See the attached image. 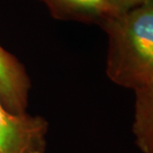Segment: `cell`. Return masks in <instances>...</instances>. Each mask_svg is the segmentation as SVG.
I'll list each match as a JSON object with an SVG mask.
<instances>
[{"label": "cell", "mask_w": 153, "mask_h": 153, "mask_svg": "<svg viewBox=\"0 0 153 153\" xmlns=\"http://www.w3.org/2000/svg\"><path fill=\"white\" fill-rule=\"evenodd\" d=\"M48 131L43 117L13 114L0 103V153H45Z\"/></svg>", "instance_id": "cell-2"}, {"label": "cell", "mask_w": 153, "mask_h": 153, "mask_svg": "<svg viewBox=\"0 0 153 153\" xmlns=\"http://www.w3.org/2000/svg\"><path fill=\"white\" fill-rule=\"evenodd\" d=\"M51 15L61 21L95 23L101 26L118 15L107 0H39Z\"/></svg>", "instance_id": "cell-4"}, {"label": "cell", "mask_w": 153, "mask_h": 153, "mask_svg": "<svg viewBox=\"0 0 153 153\" xmlns=\"http://www.w3.org/2000/svg\"><path fill=\"white\" fill-rule=\"evenodd\" d=\"M31 80L23 64L0 45V103L13 114L26 112Z\"/></svg>", "instance_id": "cell-3"}, {"label": "cell", "mask_w": 153, "mask_h": 153, "mask_svg": "<svg viewBox=\"0 0 153 153\" xmlns=\"http://www.w3.org/2000/svg\"><path fill=\"white\" fill-rule=\"evenodd\" d=\"M132 132L143 153H153V84L135 91Z\"/></svg>", "instance_id": "cell-5"}, {"label": "cell", "mask_w": 153, "mask_h": 153, "mask_svg": "<svg viewBox=\"0 0 153 153\" xmlns=\"http://www.w3.org/2000/svg\"><path fill=\"white\" fill-rule=\"evenodd\" d=\"M107 1L119 15L141 6L151 0H107Z\"/></svg>", "instance_id": "cell-6"}, {"label": "cell", "mask_w": 153, "mask_h": 153, "mask_svg": "<svg viewBox=\"0 0 153 153\" xmlns=\"http://www.w3.org/2000/svg\"><path fill=\"white\" fill-rule=\"evenodd\" d=\"M108 38L106 72L135 92L153 84V0L101 25Z\"/></svg>", "instance_id": "cell-1"}]
</instances>
